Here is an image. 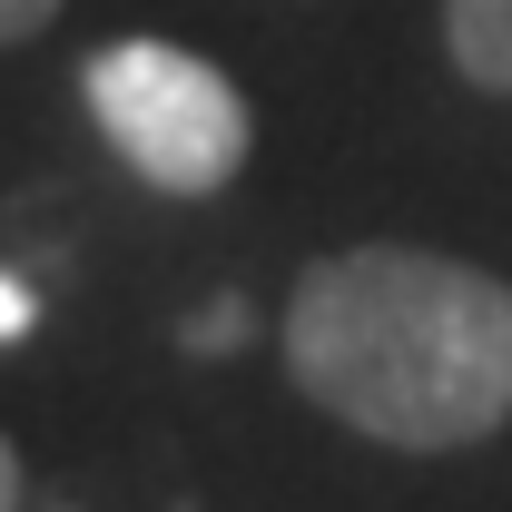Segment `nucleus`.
Returning a JSON list of instances; mask_svg holds the SVG:
<instances>
[{"mask_svg": "<svg viewBox=\"0 0 512 512\" xmlns=\"http://www.w3.org/2000/svg\"><path fill=\"white\" fill-rule=\"evenodd\" d=\"M79 99L99 138L128 158V178L158 197H217L256 148V109L217 60H197L178 40H109L79 69Z\"/></svg>", "mask_w": 512, "mask_h": 512, "instance_id": "f03ea898", "label": "nucleus"}, {"mask_svg": "<svg viewBox=\"0 0 512 512\" xmlns=\"http://www.w3.org/2000/svg\"><path fill=\"white\" fill-rule=\"evenodd\" d=\"M247 296H207V306H197L188 325H178V345H188V355H227V345H247Z\"/></svg>", "mask_w": 512, "mask_h": 512, "instance_id": "20e7f679", "label": "nucleus"}, {"mask_svg": "<svg viewBox=\"0 0 512 512\" xmlns=\"http://www.w3.org/2000/svg\"><path fill=\"white\" fill-rule=\"evenodd\" d=\"M286 375L365 444L463 453L512 424V286L444 247H335L286 296Z\"/></svg>", "mask_w": 512, "mask_h": 512, "instance_id": "f257e3e1", "label": "nucleus"}, {"mask_svg": "<svg viewBox=\"0 0 512 512\" xmlns=\"http://www.w3.org/2000/svg\"><path fill=\"white\" fill-rule=\"evenodd\" d=\"M60 20V0H0V50H20V40H40Z\"/></svg>", "mask_w": 512, "mask_h": 512, "instance_id": "39448f33", "label": "nucleus"}, {"mask_svg": "<svg viewBox=\"0 0 512 512\" xmlns=\"http://www.w3.org/2000/svg\"><path fill=\"white\" fill-rule=\"evenodd\" d=\"M0 512H20V453H10V434H0Z\"/></svg>", "mask_w": 512, "mask_h": 512, "instance_id": "0eeeda50", "label": "nucleus"}, {"mask_svg": "<svg viewBox=\"0 0 512 512\" xmlns=\"http://www.w3.org/2000/svg\"><path fill=\"white\" fill-rule=\"evenodd\" d=\"M0 335H30V296L20 286H0Z\"/></svg>", "mask_w": 512, "mask_h": 512, "instance_id": "423d86ee", "label": "nucleus"}, {"mask_svg": "<svg viewBox=\"0 0 512 512\" xmlns=\"http://www.w3.org/2000/svg\"><path fill=\"white\" fill-rule=\"evenodd\" d=\"M444 50L483 99H512V0H444Z\"/></svg>", "mask_w": 512, "mask_h": 512, "instance_id": "7ed1b4c3", "label": "nucleus"}]
</instances>
